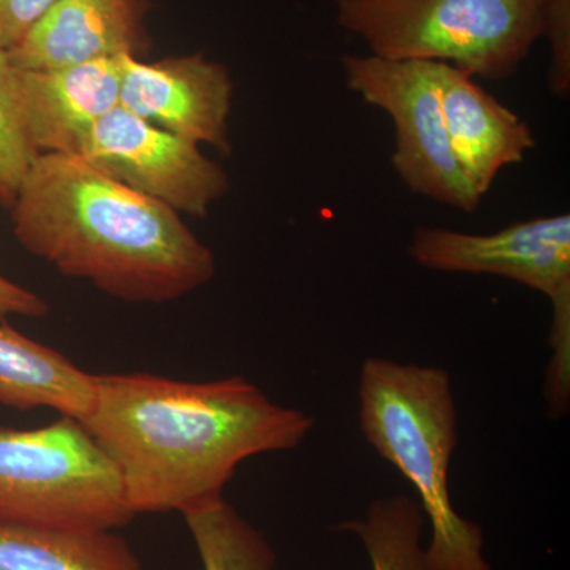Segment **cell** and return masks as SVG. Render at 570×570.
I'll use <instances>...</instances> for the list:
<instances>
[{"instance_id":"30bf717a","label":"cell","mask_w":570,"mask_h":570,"mask_svg":"<svg viewBox=\"0 0 570 570\" xmlns=\"http://www.w3.org/2000/svg\"><path fill=\"white\" fill-rule=\"evenodd\" d=\"M14 97L33 151L80 156L96 124L121 100V56L55 70L14 69Z\"/></svg>"},{"instance_id":"277c9868","label":"cell","mask_w":570,"mask_h":570,"mask_svg":"<svg viewBox=\"0 0 570 570\" xmlns=\"http://www.w3.org/2000/svg\"><path fill=\"white\" fill-rule=\"evenodd\" d=\"M546 0H335L341 29L377 58L445 62L505 80L542 39Z\"/></svg>"},{"instance_id":"d6986e66","label":"cell","mask_w":570,"mask_h":570,"mask_svg":"<svg viewBox=\"0 0 570 570\" xmlns=\"http://www.w3.org/2000/svg\"><path fill=\"white\" fill-rule=\"evenodd\" d=\"M56 0H0V43L10 50L20 43Z\"/></svg>"},{"instance_id":"6da1fadb","label":"cell","mask_w":570,"mask_h":570,"mask_svg":"<svg viewBox=\"0 0 570 570\" xmlns=\"http://www.w3.org/2000/svg\"><path fill=\"white\" fill-rule=\"evenodd\" d=\"M81 423L115 464L137 517L224 499L243 461L298 448L316 419L275 403L245 377L116 373L94 374L92 406Z\"/></svg>"},{"instance_id":"4fadbf2b","label":"cell","mask_w":570,"mask_h":570,"mask_svg":"<svg viewBox=\"0 0 570 570\" xmlns=\"http://www.w3.org/2000/svg\"><path fill=\"white\" fill-rule=\"evenodd\" d=\"M92 400L94 374L61 352L0 324V406L51 409L81 422Z\"/></svg>"},{"instance_id":"ffe728a7","label":"cell","mask_w":570,"mask_h":570,"mask_svg":"<svg viewBox=\"0 0 570 570\" xmlns=\"http://www.w3.org/2000/svg\"><path fill=\"white\" fill-rule=\"evenodd\" d=\"M48 313L50 305L47 299L0 275V317L43 318Z\"/></svg>"},{"instance_id":"5b68a950","label":"cell","mask_w":570,"mask_h":570,"mask_svg":"<svg viewBox=\"0 0 570 570\" xmlns=\"http://www.w3.org/2000/svg\"><path fill=\"white\" fill-rule=\"evenodd\" d=\"M134 519L115 464L80 420L0 428V521L116 531Z\"/></svg>"},{"instance_id":"5bb4252c","label":"cell","mask_w":570,"mask_h":570,"mask_svg":"<svg viewBox=\"0 0 570 570\" xmlns=\"http://www.w3.org/2000/svg\"><path fill=\"white\" fill-rule=\"evenodd\" d=\"M0 570H142V566L116 531L0 521Z\"/></svg>"},{"instance_id":"8fae6325","label":"cell","mask_w":570,"mask_h":570,"mask_svg":"<svg viewBox=\"0 0 570 570\" xmlns=\"http://www.w3.org/2000/svg\"><path fill=\"white\" fill-rule=\"evenodd\" d=\"M149 0H56L10 61L20 70H55L148 50Z\"/></svg>"},{"instance_id":"7a4b0ae2","label":"cell","mask_w":570,"mask_h":570,"mask_svg":"<svg viewBox=\"0 0 570 570\" xmlns=\"http://www.w3.org/2000/svg\"><path fill=\"white\" fill-rule=\"evenodd\" d=\"M29 254L127 303H170L216 275L179 213L69 154H40L10 208Z\"/></svg>"},{"instance_id":"52a82bcc","label":"cell","mask_w":570,"mask_h":570,"mask_svg":"<svg viewBox=\"0 0 570 570\" xmlns=\"http://www.w3.org/2000/svg\"><path fill=\"white\" fill-rule=\"evenodd\" d=\"M347 88L389 112L395 124L392 164L411 193L471 214L482 195L471 186L450 148L439 62L354 56L343 58Z\"/></svg>"},{"instance_id":"ac0fdd59","label":"cell","mask_w":570,"mask_h":570,"mask_svg":"<svg viewBox=\"0 0 570 570\" xmlns=\"http://www.w3.org/2000/svg\"><path fill=\"white\" fill-rule=\"evenodd\" d=\"M542 37L550 43V91L564 99L570 91V0H546Z\"/></svg>"},{"instance_id":"8992f818","label":"cell","mask_w":570,"mask_h":570,"mask_svg":"<svg viewBox=\"0 0 570 570\" xmlns=\"http://www.w3.org/2000/svg\"><path fill=\"white\" fill-rule=\"evenodd\" d=\"M409 255L423 268L464 275L501 276L549 298L551 358L546 397L553 419L570 404V216L534 217L491 235L417 227Z\"/></svg>"},{"instance_id":"7c38bea8","label":"cell","mask_w":570,"mask_h":570,"mask_svg":"<svg viewBox=\"0 0 570 570\" xmlns=\"http://www.w3.org/2000/svg\"><path fill=\"white\" fill-rule=\"evenodd\" d=\"M439 89L450 148L483 197L499 171L523 163L535 146L534 135L519 115L450 63L439 62Z\"/></svg>"},{"instance_id":"ba28073f","label":"cell","mask_w":570,"mask_h":570,"mask_svg":"<svg viewBox=\"0 0 570 570\" xmlns=\"http://www.w3.org/2000/svg\"><path fill=\"white\" fill-rule=\"evenodd\" d=\"M104 175L176 213L205 217L230 181L198 145L118 107L96 124L80 156Z\"/></svg>"},{"instance_id":"3957f363","label":"cell","mask_w":570,"mask_h":570,"mask_svg":"<svg viewBox=\"0 0 570 570\" xmlns=\"http://www.w3.org/2000/svg\"><path fill=\"white\" fill-rule=\"evenodd\" d=\"M358 422L367 444L417 493L431 531L428 570H493L482 527L461 517L450 494L459 411L448 371L371 356L360 370Z\"/></svg>"},{"instance_id":"2e32d148","label":"cell","mask_w":570,"mask_h":570,"mask_svg":"<svg viewBox=\"0 0 570 570\" xmlns=\"http://www.w3.org/2000/svg\"><path fill=\"white\" fill-rule=\"evenodd\" d=\"M422 509L415 499L387 497L367 508L365 519L346 520L337 530L362 540L373 570H428L422 539Z\"/></svg>"},{"instance_id":"9a60e30c","label":"cell","mask_w":570,"mask_h":570,"mask_svg":"<svg viewBox=\"0 0 570 570\" xmlns=\"http://www.w3.org/2000/svg\"><path fill=\"white\" fill-rule=\"evenodd\" d=\"M204 570H275L268 539L225 499L183 513Z\"/></svg>"},{"instance_id":"9c48e42d","label":"cell","mask_w":570,"mask_h":570,"mask_svg":"<svg viewBox=\"0 0 570 570\" xmlns=\"http://www.w3.org/2000/svg\"><path fill=\"white\" fill-rule=\"evenodd\" d=\"M234 82L223 63L202 55L142 62L121 56L119 105L195 145L228 149Z\"/></svg>"},{"instance_id":"e0dca14e","label":"cell","mask_w":570,"mask_h":570,"mask_svg":"<svg viewBox=\"0 0 570 570\" xmlns=\"http://www.w3.org/2000/svg\"><path fill=\"white\" fill-rule=\"evenodd\" d=\"M37 156L18 115L14 67L9 50L0 43V206L11 208Z\"/></svg>"}]
</instances>
